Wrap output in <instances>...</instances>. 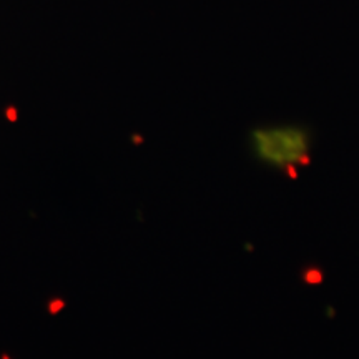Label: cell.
<instances>
[{"label": "cell", "mask_w": 359, "mask_h": 359, "mask_svg": "<svg viewBox=\"0 0 359 359\" xmlns=\"http://www.w3.org/2000/svg\"><path fill=\"white\" fill-rule=\"evenodd\" d=\"M251 148L262 163L291 175L308 165L311 135L296 125L263 127L251 132Z\"/></svg>", "instance_id": "6da1fadb"}]
</instances>
